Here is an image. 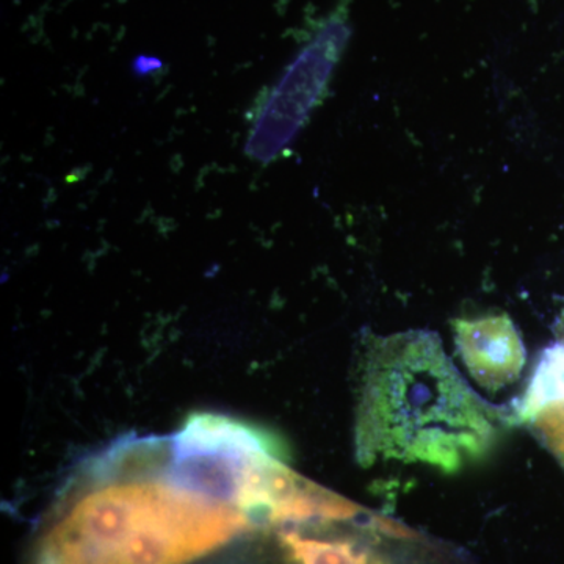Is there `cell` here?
Here are the masks:
<instances>
[{"mask_svg":"<svg viewBox=\"0 0 564 564\" xmlns=\"http://www.w3.org/2000/svg\"><path fill=\"white\" fill-rule=\"evenodd\" d=\"M497 434L496 408L463 380L436 333L370 337L356 422L362 466L383 459L455 474L484 458Z\"/></svg>","mask_w":564,"mask_h":564,"instance_id":"7a4b0ae2","label":"cell"},{"mask_svg":"<svg viewBox=\"0 0 564 564\" xmlns=\"http://www.w3.org/2000/svg\"><path fill=\"white\" fill-rule=\"evenodd\" d=\"M456 350L473 380L488 392L516 383L527 362L521 334L507 314L454 322Z\"/></svg>","mask_w":564,"mask_h":564,"instance_id":"277c9868","label":"cell"},{"mask_svg":"<svg viewBox=\"0 0 564 564\" xmlns=\"http://www.w3.org/2000/svg\"><path fill=\"white\" fill-rule=\"evenodd\" d=\"M422 564H430L429 562L422 563Z\"/></svg>","mask_w":564,"mask_h":564,"instance_id":"9c48e42d","label":"cell"},{"mask_svg":"<svg viewBox=\"0 0 564 564\" xmlns=\"http://www.w3.org/2000/svg\"><path fill=\"white\" fill-rule=\"evenodd\" d=\"M256 527L231 477L192 445L133 441L74 477L31 564H209Z\"/></svg>","mask_w":564,"mask_h":564,"instance_id":"6da1fadb","label":"cell"},{"mask_svg":"<svg viewBox=\"0 0 564 564\" xmlns=\"http://www.w3.org/2000/svg\"><path fill=\"white\" fill-rule=\"evenodd\" d=\"M564 400V344L544 351L534 369L527 391L519 400L516 417L519 422H530L549 404Z\"/></svg>","mask_w":564,"mask_h":564,"instance_id":"5b68a950","label":"cell"},{"mask_svg":"<svg viewBox=\"0 0 564 564\" xmlns=\"http://www.w3.org/2000/svg\"><path fill=\"white\" fill-rule=\"evenodd\" d=\"M162 65L161 58L151 57V55H139V57L133 58L132 73L137 77L150 76V74L161 69Z\"/></svg>","mask_w":564,"mask_h":564,"instance_id":"52a82bcc","label":"cell"},{"mask_svg":"<svg viewBox=\"0 0 564 564\" xmlns=\"http://www.w3.org/2000/svg\"><path fill=\"white\" fill-rule=\"evenodd\" d=\"M555 333L558 336L560 344H564V310L562 315H560V321L556 322Z\"/></svg>","mask_w":564,"mask_h":564,"instance_id":"ba28073f","label":"cell"},{"mask_svg":"<svg viewBox=\"0 0 564 564\" xmlns=\"http://www.w3.org/2000/svg\"><path fill=\"white\" fill-rule=\"evenodd\" d=\"M530 422L549 451L564 464V400L549 404Z\"/></svg>","mask_w":564,"mask_h":564,"instance_id":"8992f818","label":"cell"},{"mask_svg":"<svg viewBox=\"0 0 564 564\" xmlns=\"http://www.w3.org/2000/svg\"><path fill=\"white\" fill-rule=\"evenodd\" d=\"M344 32L336 28L300 55L272 93L252 129L245 152L259 162L272 161L292 140L328 77L334 54L343 43Z\"/></svg>","mask_w":564,"mask_h":564,"instance_id":"3957f363","label":"cell"}]
</instances>
